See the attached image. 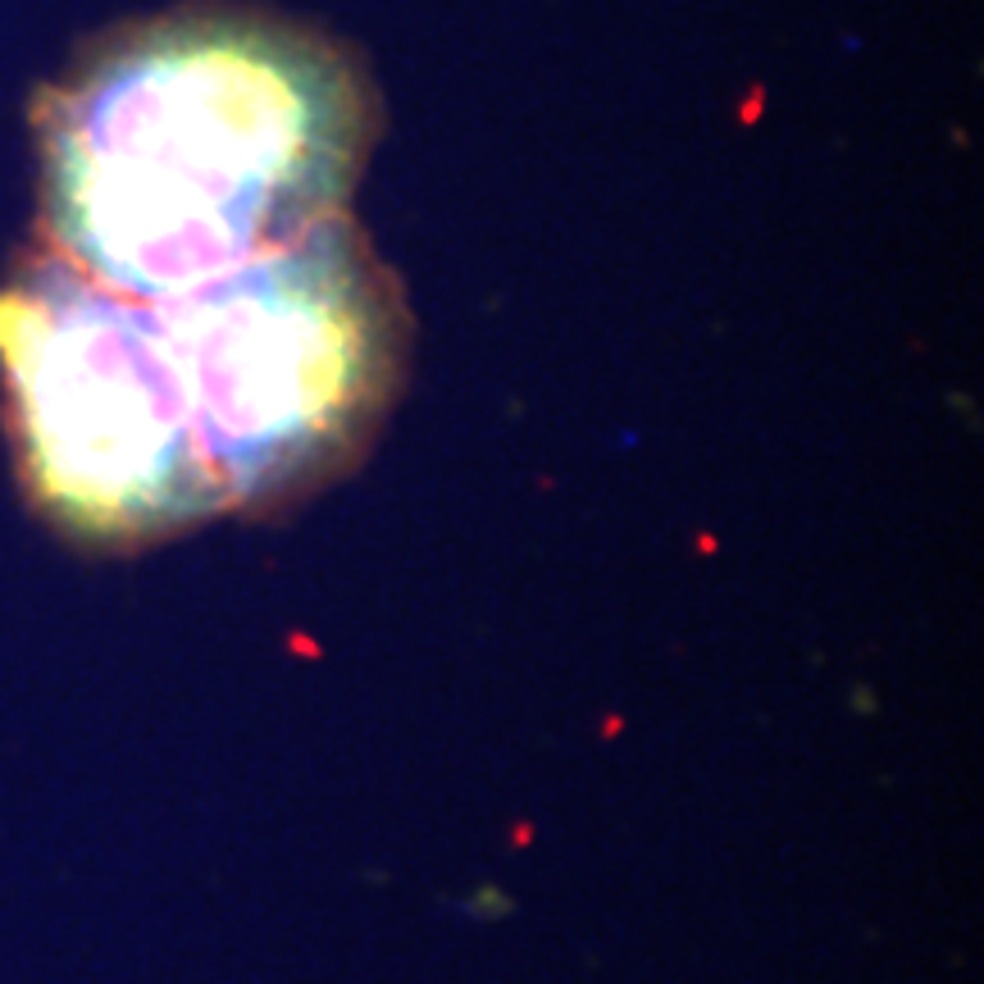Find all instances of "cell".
Instances as JSON below:
<instances>
[{
	"label": "cell",
	"mask_w": 984,
	"mask_h": 984,
	"mask_svg": "<svg viewBox=\"0 0 984 984\" xmlns=\"http://www.w3.org/2000/svg\"><path fill=\"white\" fill-rule=\"evenodd\" d=\"M411 320L351 214L164 297L56 255L0 292V383L32 506L87 548L279 511L383 424Z\"/></svg>",
	"instance_id": "1"
},
{
	"label": "cell",
	"mask_w": 984,
	"mask_h": 984,
	"mask_svg": "<svg viewBox=\"0 0 984 984\" xmlns=\"http://www.w3.org/2000/svg\"><path fill=\"white\" fill-rule=\"evenodd\" d=\"M379 92L342 41L255 6H183L97 41L37 106L60 264L123 297L201 288L342 219Z\"/></svg>",
	"instance_id": "2"
}]
</instances>
